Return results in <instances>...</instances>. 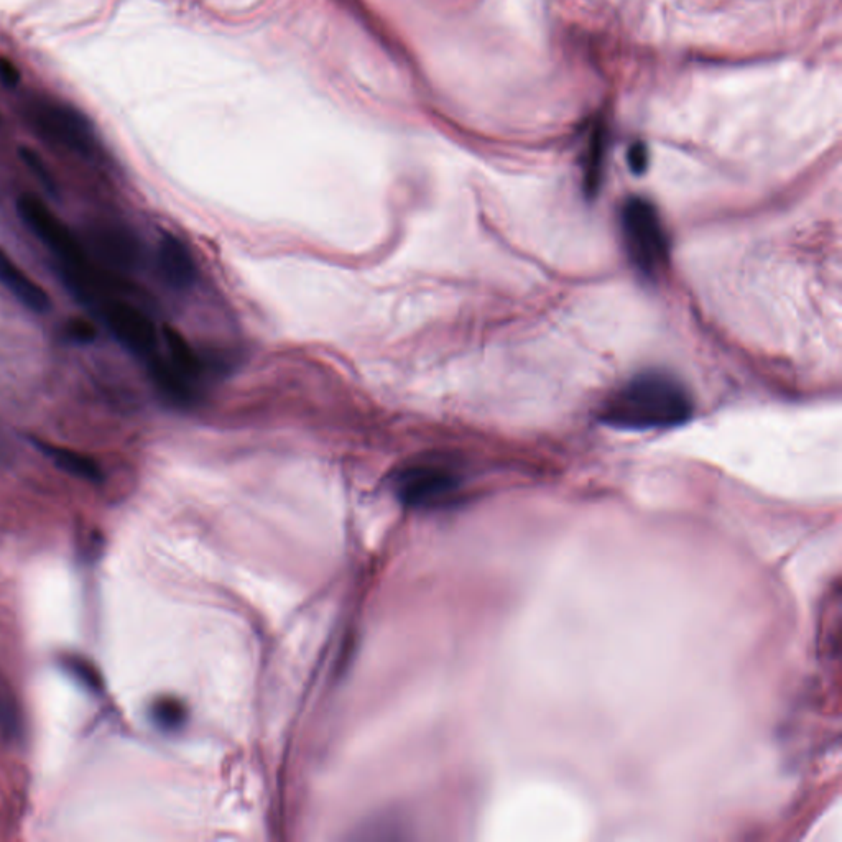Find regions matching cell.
Segmentation results:
<instances>
[{"instance_id":"cell-16","label":"cell","mask_w":842,"mask_h":842,"mask_svg":"<svg viewBox=\"0 0 842 842\" xmlns=\"http://www.w3.org/2000/svg\"><path fill=\"white\" fill-rule=\"evenodd\" d=\"M629 163L632 172L637 173V175L645 172V168H647V150H645L644 145L635 144L630 149Z\"/></svg>"},{"instance_id":"cell-12","label":"cell","mask_w":842,"mask_h":842,"mask_svg":"<svg viewBox=\"0 0 842 842\" xmlns=\"http://www.w3.org/2000/svg\"><path fill=\"white\" fill-rule=\"evenodd\" d=\"M66 333H68V338L79 344L93 343L96 339V328H94L93 323H89L88 320H83V318L71 320Z\"/></svg>"},{"instance_id":"cell-2","label":"cell","mask_w":842,"mask_h":842,"mask_svg":"<svg viewBox=\"0 0 842 842\" xmlns=\"http://www.w3.org/2000/svg\"><path fill=\"white\" fill-rule=\"evenodd\" d=\"M622 231L630 259L639 270L655 277L668 260V239L657 209L642 198H632L622 209Z\"/></svg>"},{"instance_id":"cell-9","label":"cell","mask_w":842,"mask_h":842,"mask_svg":"<svg viewBox=\"0 0 842 842\" xmlns=\"http://www.w3.org/2000/svg\"><path fill=\"white\" fill-rule=\"evenodd\" d=\"M38 449H42V453L50 458L58 468L73 474V476L81 477L86 481L99 482L102 479L101 468L93 458H89L86 454L78 453L75 449L63 448V446L50 445L45 441H35Z\"/></svg>"},{"instance_id":"cell-14","label":"cell","mask_w":842,"mask_h":842,"mask_svg":"<svg viewBox=\"0 0 842 842\" xmlns=\"http://www.w3.org/2000/svg\"><path fill=\"white\" fill-rule=\"evenodd\" d=\"M70 670L78 676L79 680L86 683V685L99 686V678L96 673H94L93 668L89 667L88 663L81 662V660H73L70 665Z\"/></svg>"},{"instance_id":"cell-11","label":"cell","mask_w":842,"mask_h":842,"mask_svg":"<svg viewBox=\"0 0 842 842\" xmlns=\"http://www.w3.org/2000/svg\"><path fill=\"white\" fill-rule=\"evenodd\" d=\"M22 158H24L25 165L30 168V172H32L33 175H35V178L40 181V185H42L48 193L55 195V181L51 178L50 172H48V168L45 167V163H43L42 158L38 157L37 153L33 152V150L28 149H22Z\"/></svg>"},{"instance_id":"cell-3","label":"cell","mask_w":842,"mask_h":842,"mask_svg":"<svg viewBox=\"0 0 842 842\" xmlns=\"http://www.w3.org/2000/svg\"><path fill=\"white\" fill-rule=\"evenodd\" d=\"M17 209L38 239L63 260V269L88 272L86 257L78 241L66 229L65 224L51 213L47 204H43L37 196L24 195L17 201Z\"/></svg>"},{"instance_id":"cell-6","label":"cell","mask_w":842,"mask_h":842,"mask_svg":"<svg viewBox=\"0 0 842 842\" xmlns=\"http://www.w3.org/2000/svg\"><path fill=\"white\" fill-rule=\"evenodd\" d=\"M33 122L55 144L83 155L93 150V135L88 124L68 107L38 106L33 112Z\"/></svg>"},{"instance_id":"cell-4","label":"cell","mask_w":842,"mask_h":842,"mask_svg":"<svg viewBox=\"0 0 842 842\" xmlns=\"http://www.w3.org/2000/svg\"><path fill=\"white\" fill-rule=\"evenodd\" d=\"M458 487L453 472L433 464H417L398 472L395 492L403 504L410 507H431Z\"/></svg>"},{"instance_id":"cell-5","label":"cell","mask_w":842,"mask_h":842,"mask_svg":"<svg viewBox=\"0 0 842 842\" xmlns=\"http://www.w3.org/2000/svg\"><path fill=\"white\" fill-rule=\"evenodd\" d=\"M106 320L112 333L137 356L144 357L145 361L158 356L157 329L144 311L125 301H112L107 306Z\"/></svg>"},{"instance_id":"cell-10","label":"cell","mask_w":842,"mask_h":842,"mask_svg":"<svg viewBox=\"0 0 842 842\" xmlns=\"http://www.w3.org/2000/svg\"><path fill=\"white\" fill-rule=\"evenodd\" d=\"M152 719L158 727L173 731L185 722L186 709L181 701L175 698H158L150 708Z\"/></svg>"},{"instance_id":"cell-1","label":"cell","mask_w":842,"mask_h":842,"mask_svg":"<svg viewBox=\"0 0 842 842\" xmlns=\"http://www.w3.org/2000/svg\"><path fill=\"white\" fill-rule=\"evenodd\" d=\"M601 420L619 430L675 428L693 415V400L670 375H637L602 407Z\"/></svg>"},{"instance_id":"cell-13","label":"cell","mask_w":842,"mask_h":842,"mask_svg":"<svg viewBox=\"0 0 842 842\" xmlns=\"http://www.w3.org/2000/svg\"><path fill=\"white\" fill-rule=\"evenodd\" d=\"M602 135L597 134L593 140V149H591V158H589V167H588V183L591 188L596 186L597 176H599V170H601V162H602V152H604V147H602Z\"/></svg>"},{"instance_id":"cell-7","label":"cell","mask_w":842,"mask_h":842,"mask_svg":"<svg viewBox=\"0 0 842 842\" xmlns=\"http://www.w3.org/2000/svg\"><path fill=\"white\" fill-rule=\"evenodd\" d=\"M158 269L165 282L176 290H188L196 280L195 260L185 244L173 236H163L158 244Z\"/></svg>"},{"instance_id":"cell-15","label":"cell","mask_w":842,"mask_h":842,"mask_svg":"<svg viewBox=\"0 0 842 842\" xmlns=\"http://www.w3.org/2000/svg\"><path fill=\"white\" fill-rule=\"evenodd\" d=\"M0 81L9 88H14L20 83V73L17 66L12 61L5 60V58H0Z\"/></svg>"},{"instance_id":"cell-8","label":"cell","mask_w":842,"mask_h":842,"mask_svg":"<svg viewBox=\"0 0 842 842\" xmlns=\"http://www.w3.org/2000/svg\"><path fill=\"white\" fill-rule=\"evenodd\" d=\"M0 283L14 295L22 305L35 313H47L51 301L47 292L40 285L33 282L27 273L22 272L19 265L10 259L7 252L0 247Z\"/></svg>"}]
</instances>
